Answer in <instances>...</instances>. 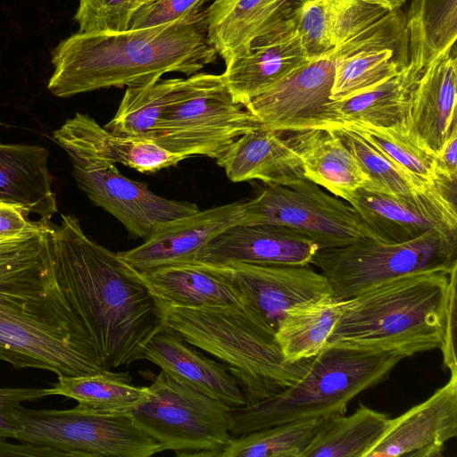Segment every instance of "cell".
<instances>
[{
    "mask_svg": "<svg viewBox=\"0 0 457 457\" xmlns=\"http://www.w3.org/2000/svg\"><path fill=\"white\" fill-rule=\"evenodd\" d=\"M319 250L303 233L276 224L236 225L212 239L196 260L261 265H309Z\"/></svg>",
    "mask_w": 457,
    "mask_h": 457,
    "instance_id": "ffe728a7",
    "label": "cell"
},
{
    "mask_svg": "<svg viewBox=\"0 0 457 457\" xmlns=\"http://www.w3.org/2000/svg\"><path fill=\"white\" fill-rule=\"evenodd\" d=\"M456 45L428 64L411 93L410 121L436 154L457 132Z\"/></svg>",
    "mask_w": 457,
    "mask_h": 457,
    "instance_id": "d4e9b609",
    "label": "cell"
},
{
    "mask_svg": "<svg viewBox=\"0 0 457 457\" xmlns=\"http://www.w3.org/2000/svg\"><path fill=\"white\" fill-rule=\"evenodd\" d=\"M222 263L250 303L275 331L289 308L334 295L326 276L309 265Z\"/></svg>",
    "mask_w": 457,
    "mask_h": 457,
    "instance_id": "e0dca14e",
    "label": "cell"
},
{
    "mask_svg": "<svg viewBox=\"0 0 457 457\" xmlns=\"http://www.w3.org/2000/svg\"><path fill=\"white\" fill-rule=\"evenodd\" d=\"M16 439L59 449L71 457H150L164 451L129 411L78 404L70 410L23 409Z\"/></svg>",
    "mask_w": 457,
    "mask_h": 457,
    "instance_id": "30bf717a",
    "label": "cell"
},
{
    "mask_svg": "<svg viewBox=\"0 0 457 457\" xmlns=\"http://www.w3.org/2000/svg\"><path fill=\"white\" fill-rule=\"evenodd\" d=\"M290 11V0H212L205 8L207 39L226 65L287 21Z\"/></svg>",
    "mask_w": 457,
    "mask_h": 457,
    "instance_id": "cb8c5ba5",
    "label": "cell"
},
{
    "mask_svg": "<svg viewBox=\"0 0 457 457\" xmlns=\"http://www.w3.org/2000/svg\"><path fill=\"white\" fill-rule=\"evenodd\" d=\"M408 60L392 49L361 51L336 60L330 98H350L397 75Z\"/></svg>",
    "mask_w": 457,
    "mask_h": 457,
    "instance_id": "8d00e7d4",
    "label": "cell"
},
{
    "mask_svg": "<svg viewBox=\"0 0 457 457\" xmlns=\"http://www.w3.org/2000/svg\"><path fill=\"white\" fill-rule=\"evenodd\" d=\"M451 273L405 276L345 300L324 347L393 351L404 358L441 349Z\"/></svg>",
    "mask_w": 457,
    "mask_h": 457,
    "instance_id": "277c9868",
    "label": "cell"
},
{
    "mask_svg": "<svg viewBox=\"0 0 457 457\" xmlns=\"http://www.w3.org/2000/svg\"><path fill=\"white\" fill-rule=\"evenodd\" d=\"M53 253L58 281L106 370L144 359L165 325L137 271L89 238L73 215L53 225Z\"/></svg>",
    "mask_w": 457,
    "mask_h": 457,
    "instance_id": "7a4b0ae2",
    "label": "cell"
},
{
    "mask_svg": "<svg viewBox=\"0 0 457 457\" xmlns=\"http://www.w3.org/2000/svg\"><path fill=\"white\" fill-rule=\"evenodd\" d=\"M290 18L310 58L326 54L331 46L329 0H290Z\"/></svg>",
    "mask_w": 457,
    "mask_h": 457,
    "instance_id": "f35d334b",
    "label": "cell"
},
{
    "mask_svg": "<svg viewBox=\"0 0 457 457\" xmlns=\"http://www.w3.org/2000/svg\"><path fill=\"white\" fill-rule=\"evenodd\" d=\"M311 264L328 279L338 300L405 276L457 269V238L438 231L400 244L361 237L341 247L320 249Z\"/></svg>",
    "mask_w": 457,
    "mask_h": 457,
    "instance_id": "52a82bcc",
    "label": "cell"
},
{
    "mask_svg": "<svg viewBox=\"0 0 457 457\" xmlns=\"http://www.w3.org/2000/svg\"><path fill=\"white\" fill-rule=\"evenodd\" d=\"M245 202L226 204L170 220L138 246L117 253L137 271L196 260L216 237L240 224Z\"/></svg>",
    "mask_w": 457,
    "mask_h": 457,
    "instance_id": "2e32d148",
    "label": "cell"
},
{
    "mask_svg": "<svg viewBox=\"0 0 457 457\" xmlns=\"http://www.w3.org/2000/svg\"><path fill=\"white\" fill-rule=\"evenodd\" d=\"M370 4L380 5L389 10H397L405 3V0H361Z\"/></svg>",
    "mask_w": 457,
    "mask_h": 457,
    "instance_id": "7dc6e473",
    "label": "cell"
},
{
    "mask_svg": "<svg viewBox=\"0 0 457 457\" xmlns=\"http://www.w3.org/2000/svg\"><path fill=\"white\" fill-rule=\"evenodd\" d=\"M151 1H154V0H137L138 8H139L141 5H143V4H145L148 3V2H151Z\"/></svg>",
    "mask_w": 457,
    "mask_h": 457,
    "instance_id": "c3c4849f",
    "label": "cell"
},
{
    "mask_svg": "<svg viewBox=\"0 0 457 457\" xmlns=\"http://www.w3.org/2000/svg\"><path fill=\"white\" fill-rule=\"evenodd\" d=\"M188 86L189 77L160 79L145 86L127 87L114 116L104 127L119 136L154 142L166 111Z\"/></svg>",
    "mask_w": 457,
    "mask_h": 457,
    "instance_id": "f1b7e54d",
    "label": "cell"
},
{
    "mask_svg": "<svg viewBox=\"0 0 457 457\" xmlns=\"http://www.w3.org/2000/svg\"><path fill=\"white\" fill-rule=\"evenodd\" d=\"M0 361L58 378L106 370L58 281L47 219L0 240Z\"/></svg>",
    "mask_w": 457,
    "mask_h": 457,
    "instance_id": "6da1fadb",
    "label": "cell"
},
{
    "mask_svg": "<svg viewBox=\"0 0 457 457\" xmlns=\"http://www.w3.org/2000/svg\"><path fill=\"white\" fill-rule=\"evenodd\" d=\"M137 273L160 311L250 303L223 263L195 260Z\"/></svg>",
    "mask_w": 457,
    "mask_h": 457,
    "instance_id": "44dd1931",
    "label": "cell"
},
{
    "mask_svg": "<svg viewBox=\"0 0 457 457\" xmlns=\"http://www.w3.org/2000/svg\"><path fill=\"white\" fill-rule=\"evenodd\" d=\"M216 161L232 182L259 179L287 186L304 178L300 160L283 134L263 128L239 137Z\"/></svg>",
    "mask_w": 457,
    "mask_h": 457,
    "instance_id": "4316f807",
    "label": "cell"
},
{
    "mask_svg": "<svg viewBox=\"0 0 457 457\" xmlns=\"http://www.w3.org/2000/svg\"><path fill=\"white\" fill-rule=\"evenodd\" d=\"M47 159L43 146L0 143V202L40 219L49 220L56 213Z\"/></svg>",
    "mask_w": 457,
    "mask_h": 457,
    "instance_id": "83f0119b",
    "label": "cell"
},
{
    "mask_svg": "<svg viewBox=\"0 0 457 457\" xmlns=\"http://www.w3.org/2000/svg\"><path fill=\"white\" fill-rule=\"evenodd\" d=\"M320 420H297L233 437L220 457H301Z\"/></svg>",
    "mask_w": 457,
    "mask_h": 457,
    "instance_id": "74e56055",
    "label": "cell"
},
{
    "mask_svg": "<svg viewBox=\"0 0 457 457\" xmlns=\"http://www.w3.org/2000/svg\"><path fill=\"white\" fill-rule=\"evenodd\" d=\"M53 136L70 158L102 165L120 163L142 173L177 166L187 158L151 140L113 134L93 118L79 112Z\"/></svg>",
    "mask_w": 457,
    "mask_h": 457,
    "instance_id": "ac0fdd59",
    "label": "cell"
},
{
    "mask_svg": "<svg viewBox=\"0 0 457 457\" xmlns=\"http://www.w3.org/2000/svg\"><path fill=\"white\" fill-rule=\"evenodd\" d=\"M54 395L76 400L79 405L100 411H129L148 394V386L131 384L128 372L106 370L97 373L58 378Z\"/></svg>",
    "mask_w": 457,
    "mask_h": 457,
    "instance_id": "e575fe53",
    "label": "cell"
},
{
    "mask_svg": "<svg viewBox=\"0 0 457 457\" xmlns=\"http://www.w3.org/2000/svg\"><path fill=\"white\" fill-rule=\"evenodd\" d=\"M420 76L408 65L397 75L361 94L333 101L339 126L363 123L389 127L410 119L411 93Z\"/></svg>",
    "mask_w": 457,
    "mask_h": 457,
    "instance_id": "d6a6232c",
    "label": "cell"
},
{
    "mask_svg": "<svg viewBox=\"0 0 457 457\" xmlns=\"http://www.w3.org/2000/svg\"><path fill=\"white\" fill-rule=\"evenodd\" d=\"M262 128L259 120L237 104L221 75L189 76L186 93L163 115L154 142L190 157L220 158L242 135Z\"/></svg>",
    "mask_w": 457,
    "mask_h": 457,
    "instance_id": "9c48e42d",
    "label": "cell"
},
{
    "mask_svg": "<svg viewBox=\"0 0 457 457\" xmlns=\"http://www.w3.org/2000/svg\"><path fill=\"white\" fill-rule=\"evenodd\" d=\"M137 9V0H79L74 19L79 32H120Z\"/></svg>",
    "mask_w": 457,
    "mask_h": 457,
    "instance_id": "ab89813d",
    "label": "cell"
},
{
    "mask_svg": "<svg viewBox=\"0 0 457 457\" xmlns=\"http://www.w3.org/2000/svg\"><path fill=\"white\" fill-rule=\"evenodd\" d=\"M335 62L328 54L312 58L252 99L245 108L263 129L282 134L338 127L340 122L330 98Z\"/></svg>",
    "mask_w": 457,
    "mask_h": 457,
    "instance_id": "7c38bea8",
    "label": "cell"
},
{
    "mask_svg": "<svg viewBox=\"0 0 457 457\" xmlns=\"http://www.w3.org/2000/svg\"><path fill=\"white\" fill-rule=\"evenodd\" d=\"M230 410L161 370L154 376L147 395L129 412L164 451L181 457H220L233 438Z\"/></svg>",
    "mask_w": 457,
    "mask_h": 457,
    "instance_id": "ba28073f",
    "label": "cell"
},
{
    "mask_svg": "<svg viewBox=\"0 0 457 457\" xmlns=\"http://www.w3.org/2000/svg\"><path fill=\"white\" fill-rule=\"evenodd\" d=\"M345 304V300L330 295L287 310L275 331L284 358L297 361L316 356L325 346Z\"/></svg>",
    "mask_w": 457,
    "mask_h": 457,
    "instance_id": "4dcf8cb0",
    "label": "cell"
},
{
    "mask_svg": "<svg viewBox=\"0 0 457 457\" xmlns=\"http://www.w3.org/2000/svg\"><path fill=\"white\" fill-rule=\"evenodd\" d=\"M456 281L457 269L450 274V287L444 325L443 345L440 349L443 354V363L450 371L457 370L455 353L456 331Z\"/></svg>",
    "mask_w": 457,
    "mask_h": 457,
    "instance_id": "7bdbcfd3",
    "label": "cell"
},
{
    "mask_svg": "<svg viewBox=\"0 0 457 457\" xmlns=\"http://www.w3.org/2000/svg\"><path fill=\"white\" fill-rule=\"evenodd\" d=\"M144 359L179 383L220 400L231 408L245 405L237 380L220 362L194 350L179 335L164 326L147 343Z\"/></svg>",
    "mask_w": 457,
    "mask_h": 457,
    "instance_id": "603a6c76",
    "label": "cell"
},
{
    "mask_svg": "<svg viewBox=\"0 0 457 457\" xmlns=\"http://www.w3.org/2000/svg\"><path fill=\"white\" fill-rule=\"evenodd\" d=\"M161 312L166 327L228 369L244 394L245 405L295 384L313 358L287 361L276 341L275 330L251 303L168 307Z\"/></svg>",
    "mask_w": 457,
    "mask_h": 457,
    "instance_id": "5b68a950",
    "label": "cell"
},
{
    "mask_svg": "<svg viewBox=\"0 0 457 457\" xmlns=\"http://www.w3.org/2000/svg\"><path fill=\"white\" fill-rule=\"evenodd\" d=\"M387 414L360 404L349 416L321 418L301 457H365L383 434Z\"/></svg>",
    "mask_w": 457,
    "mask_h": 457,
    "instance_id": "1f68e13d",
    "label": "cell"
},
{
    "mask_svg": "<svg viewBox=\"0 0 457 457\" xmlns=\"http://www.w3.org/2000/svg\"><path fill=\"white\" fill-rule=\"evenodd\" d=\"M17 206L0 202V240L16 237L30 228L35 221Z\"/></svg>",
    "mask_w": 457,
    "mask_h": 457,
    "instance_id": "ee69618b",
    "label": "cell"
},
{
    "mask_svg": "<svg viewBox=\"0 0 457 457\" xmlns=\"http://www.w3.org/2000/svg\"><path fill=\"white\" fill-rule=\"evenodd\" d=\"M211 0H154L134 13L130 29L148 28L177 21L196 12Z\"/></svg>",
    "mask_w": 457,
    "mask_h": 457,
    "instance_id": "b9f144b4",
    "label": "cell"
},
{
    "mask_svg": "<svg viewBox=\"0 0 457 457\" xmlns=\"http://www.w3.org/2000/svg\"><path fill=\"white\" fill-rule=\"evenodd\" d=\"M205 8L168 23L120 32H76L52 51L47 88L58 97L145 86L162 75H193L213 63Z\"/></svg>",
    "mask_w": 457,
    "mask_h": 457,
    "instance_id": "3957f363",
    "label": "cell"
},
{
    "mask_svg": "<svg viewBox=\"0 0 457 457\" xmlns=\"http://www.w3.org/2000/svg\"><path fill=\"white\" fill-rule=\"evenodd\" d=\"M311 60L289 18L258 37L251 50L226 64L220 75L234 101L245 107Z\"/></svg>",
    "mask_w": 457,
    "mask_h": 457,
    "instance_id": "d6986e66",
    "label": "cell"
},
{
    "mask_svg": "<svg viewBox=\"0 0 457 457\" xmlns=\"http://www.w3.org/2000/svg\"><path fill=\"white\" fill-rule=\"evenodd\" d=\"M457 436V370L424 402L395 419L365 457H440Z\"/></svg>",
    "mask_w": 457,
    "mask_h": 457,
    "instance_id": "9a60e30c",
    "label": "cell"
},
{
    "mask_svg": "<svg viewBox=\"0 0 457 457\" xmlns=\"http://www.w3.org/2000/svg\"><path fill=\"white\" fill-rule=\"evenodd\" d=\"M254 224L293 228L312 240L319 250L373 237L347 202L305 178L287 186L263 183L256 196L245 202L238 225Z\"/></svg>",
    "mask_w": 457,
    "mask_h": 457,
    "instance_id": "8fae6325",
    "label": "cell"
},
{
    "mask_svg": "<svg viewBox=\"0 0 457 457\" xmlns=\"http://www.w3.org/2000/svg\"><path fill=\"white\" fill-rule=\"evenodd\" d=\"M455 196L451 185L432 186L409 198L361 187L347 203L375 239L400 244L432 230L457 238Z\"/></svg>",
    "mask_w": 457,
    "mask_h": 457,
    "instance_id": "4fadbf2b",
    "label": "cell"
},
{
    "mask_svg": "<svg viewBox=\"0 0 457 457\" xmlns=\"http://www.w3.org/2000/svg\"><path fill=\"white\" fill-rule=\"evenodd\" d=\"M439 174L451 181L457 177V132L453 133L436 154Z\"/></svg>",
    "mask_w": 457,
    "mask_h": 457,
    "instance_id": "f6af8a7d",
    "label": "cell"
},
{
    "mask_svg": "<svg viewBox=\"0 0 457 457\" xmlns=\"http://www.w3.org/2000/svg\"><path fill=\"white\" fill-rule=\"evenodd\" d=\"M284 138L299 158L304 178L345 202L369 180L332 129L287 132Z\"/></svg>",
    "mask_w": 457,
    "mask_h": 457,
    "instance_id": "484cf974",
    "label": "cell"
},
{
    "mask_svg": "<svg viewBox=\"0 0 457 457\" xmlns=\"http://www.w3.org/2000/svg\"><path fill=\"white\" fill-rule=\"evenodd\" d=\"M49 395H54L52 387H0V439L17 437L22 424L23 403Z\"/></svg>",
    "mask_w": 457,
    "mask_h": 457,
    "instance_id": "60d3db41",
    "label": "cell"
},
{
    "mask_svg": "<svg viewBox=\"0 0 457 457\" xmlns=\"http://www.w3.org/2000/svg\"><path fill=\"white\" fill-rule=\"evenodd\" d=\"M349 129L412 176L430 185H456L441 177L436 155L412 127L410 119L389 127L345 123ZM338 126V127H340Z\"/></svg>",
    "mask_w": 457,
    "mask_h": 457,
    "instance_id": "836d02e7",
    "label": "cell"
},
{
    "mask_svg": "<svg viewBox=\"0 0 457 457\" xmlns=\"http://www.w3.org/2000/svg\"><path fill=\"white\" fill-rule=\"evenodd\" d=\"M409 67L421 74L456 45L457 0H411L405 14Z\"/></svg>",
    "mask_w": 457,
    "mask_h": 457,
    "instance_id": "f546056e",
    "label": "cell"
},
{
    "mask_svg": "<svg viewBox=\"0 0 457 457\" xmlns=\"http://www.w3.org/2000/svg\"><path fill=\"white\" fill-rule=\"evenodd\" d=\"M72 176L79 188L136 237L145 239L164 223L199 210L195 204L168 199L145 183L123 176L115 164L102 165L71 158Z\"/></svg>",
    "mask_w": 457,
    "mask_h": 457,
    "instance_id": "5bb4252c",
    "label": "cell"
},
{
    "mask_svg": "<svg viewBox=\"0 0 457 457\" xmlns=\"http://www.w3.org/2000/svg\"><path fill=\"white\" fill-rule=\"evenodd\" d=\"M332 130L368 176L369 180L363 187L395 197L409 198L436 186L408 173L354 131L342 126Z\"/></svg>",
    "mask_w": 457,
    "mask_h": 457,
    "instance_id": "d590c367",
    "label": "cell"
},
{
    "mask_svg": "<svg viewBox=\"0 0 457 457\" xmlns=\"http://www.w3.org/2000/svg\"><path fill=\"white\" fill-rule=\"evenodd\" d=\"M0 456H68L64 452L44 445H35L29 443L14 445L0 439Z\"/></svg>",
    "mask_w": 457,
    "mask_h": 457,
    "instance_id": "bcb514c9",
    "label": "cell"
},
{
    "mask_svg": "<svg viewBox=\"0 0 457 457\" xmlns=\"http://www.w3.org/2000/svg\"><path fill=\"white\" fill-rule=\"evenodd\" d=\"M335 61L353 54L392 49L409 62L405 14L361 0H329Z\"/></svg>",
    "mask_w": 457,
    "mask_h": 457,
    "instance_id": "7402d4cb",
    "label": "cell"
},
{
    "mask_svg": "<svg viewBox=\"0 0 457 457\" xmlns=\"http://www.w3.org/2000/svg\"><path fill=\"white\" fill-rule=\"evenodd\" d=\"M403 359L393 351L323 347L293 386L254 404L231 408L229 432L236 437L288 421L345 414L356 395L386 379Z\"/></svg>",
    "mask_w": 457,
    "mask_h": 457,
    "instance_id": "8992f818",
    "label": "cell"
}]
</instances>
